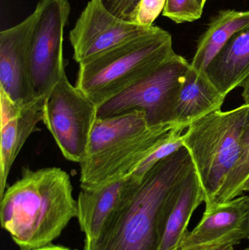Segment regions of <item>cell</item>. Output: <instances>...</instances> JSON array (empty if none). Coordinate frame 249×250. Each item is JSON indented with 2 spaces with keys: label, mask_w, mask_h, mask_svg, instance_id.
I'll return each mask as SVG.
<instances>
[{
  "label": "cell",
  "mask_w": 249,
  "mask_h": 250,
  "mask_svg": "<svg viewBox=\"0 0 249 250\" xmlns=\"http://www.w3.org/2000/svg\"><path fill=\"white\" fill-rule=\"evenodd\" d=\"M194 169L184 146L155 165L108 219L95 249L158 250L180 188Z\"/></svg>",
  "instance_id": "cell-1"
},
{
  "label": "cell",
  "mask_w": 249,
  "mask_h": 250,
  "mask_svg": "<svg viewBox=\"0 0 249 250\" xmlns=\"http://www.w3.org/2000/svg\"><path fill=\"white\" fill-rule=\"evenodd\" d=\"M77 217L70 175L59 167H23L1 198V227L20 250L51 245Z\"/></svg>",
  "instance_id": "cell-2"
},
{
  "label": "cell",
  "mask_w": 249,
  "mask_h": 250,
  "mask_svg": "<svg viewBox=\"0 0 249 250\" xmlns=\"http://www.w3.org/2000/svg\"><path fill=\"white\" fill-rule=\"evenodd\" d=\"M175 54L171 34L153 26L147 33L79 63L76 86L98 108L149 77Z\"/></svg>",
  "instance_id": "cell-3"
},
{
  "label": "cell",
  "mask_w": 249,
  "mask_h": 250,
  "mask_svg": "<svg viewBox=\"0 0 249 250\" xmlns=\"http://www.w3.org/2000/svg\"><path fill=\"white\" fill-rule=\"evenodd\" d=\"M249 105L213 111L187 127L184 146L191 155L206 197V208L218 194L238 161Z\"/></svg>",
  "instance_id": "cell-4"
},
{
  "label": "cell",
  "mask_w": 249,
  "mask_h": 250,
  "mask_svg": "<svg viewBox=\"0 0 249 250\" xmlns=\"http://www.w3.org/2000/svg\"><path fill=\"white\" fill-rule=\"evenodd\" d=\"M190 67L175 54L149 77L98 107L97 118L139 111L149 126L175 123L180 89Z\"/></svg>",
  "instance_id": "cell-5"
},
{
  "label": "cell",
  "mask_w": 249,
  "mask_h": 250,
  "mask_svg": "<svg viewBox=\"0 0 249 250\" xmlns=\"http://www.w3.org/2000/svg\"><path fill=\"white\" fill-rule=\"evenodd\" d=\"M96 119L97 108L66 73L44 98L42 122L69 161L84 160Z\"/></svg>",
  "instance_id": "cell-6"
},
{
  "label": "cell",
  "mask_w": 249,
  "mask_h": 250,
  "mask_svg": "<svg viewBox=\"0 0 249 250\" xmlns=\"http://www.w3.org/2000/svg\"><path fill=\"white\" fill-rule=\"evenodd\" d=\"M68 0H39L30 48V73L37 98H45L66 73L63 42Z\"/></svg>",
  "instance_id": "cell-7"
},
{
  "label": "cell",
  "mask_w": 249,
  "mask_h": 250,
  "mask_svg": "<svg viewBox=\"0 0 249 250\" xmlns=\"http://www.w3.org/2000/svg\"><path fill=\"white\" fill-rule=\"evenodd\" d=\"M178 125L173 123L147 126L100 152L86 157L80 163V188H96L131 176Z\"/></svg>",
  "instance_id": "cell-8"
},
{
  "label": "cell",
  "mask_w": 249,
  "mask_h": 250,
  "mask_svg": "<svg viewBox=\"0 0 249 250\" xmlns=\"http://www.w3.org/2000/svg\"><path fill=\"white\" fill-rule=\"evenodd\" d=\"M152 28L121 20L109 13L100 0H90L70 32L73 59L79 64Z\"/></svg>",
  "instance_id": "cell-9"
},
{
  "label": "cell",
  "mask_w": 249,
  "mask_h": 250,
  "mask_svg": "<svg viewBox=\"0 0 249 250\" xmlns=\"http://www.w3.org/2000/svg\"><path fill=\"white\" fill-rule=\"evenodd\" d=\"M35 12L19 24L0 32V89L13 102L36 100L30 73V48Z\"/></svg>",
  "instance_id": "cell-10"
},
{
  "label": "cell",
  "mask_w": 249,
  "mask_h": 250,
  "mask_svg": "<svg viewBox=\"0 0 249 250\" xmlns=\"http://www.w3.org/2000/svg\"><path fill=\"white\" fill-rule=\"evenodd\" d=\"M249 240V195L215 203L206 208L200 223L188 232L181 248L233 245Z\"/></svg>",
  "instance_id": "cell-11"
},
{
  "label": "cell",
  "mask_w": 249,
  "mask_h": 250,
  "mask_svg": "<svg viewBox=\"0 0 249 250\" xmlns=\"http://www.w3.org/2000/svg\"><path fill=\"white\" fill-rule=\"evenodd\" d=\"M43 103V98H38L29 104H16L0 89V198L16 157L29 136L39 130Z\"/></svg>",
  "instance_id": "cell-12"
},
{
  "label": "cell",
  "mask_w": 249,
  "mask_h": 250,
  "mask_svg": "<svg viewBox=\"0 0 249 250\" xmlns=\"http://www.w3.org/2000/svg\"><path fill=\"white\" fill-rule=\"evenodd\" d=\"M134 176L94 188H80L77 200V218L85 234V244L95 246L104 226L136 182Z\"/></svg>",
  "instance_id": "cell-13"
},
{
  "label": "cell",
  "mask_w": 249,
  "mask_h": 250,
  "mask_svg": "<svg viewBox=\"0 0 249 250\" xmlns=\"http://www.w3.org/2000/svg\"><path fill=\"white\" fill-rule=\"evenodd\" d=\"M211 82L226 98L249 76V26L236 32L206 69Z\"/></svg>",
  "instance_id": "cell-14"
},
{
  "label": "cell",
  "mask_w": 249,
  "mask_h": 250,
  "mask_svg": "<svg viewBox=\"0 0 249 250\" xmlns=\"http://www.w3.org/2000/svg\"><path fill=\"white\" fill-rule=\"evenodd\" d=\"M225 98L206 73H198L190 67L180 89L175 123L187 129L193 122L222 109Z\"/></svg>",
  "instance_id": "cell-15"
},
{
  "label": "cell",
  "mask_w": 249,
  "mask_h": 250,
  "mask_svg": "<svg viewBox=\"0 0 249 250\" xmlns=\"http://www.w3.org/2000/svg\"><path fill=\"white\" fill-rule=\"evenodd\" d=\"M204 191L195 168L184 179L168 214L158 250H178L188 233L190 219L205 202Z\"/></svg>",
  "instance_id": "cell-16"
},
{
  "label": "cell",
  "mask_w": 249,
  "mask_h": 250,
  "mask_svg": "<svg viewBox=\"0 0 249 250\" xmlns=\"http://www.w3.org/2000/svg\"><path fill=\"white\" fill-rule=\"evenodd\" d=\"M249 26V10H222L210 21L197 43L190 63L198 73H206L213 59L236 32Z\"/></svg>",
  "instance_id": "cell-17"
},
{
  "label": "cell",
  "mask_w": 249,
  "mask_h": 250,
  "mask_svg": "<svg viewBox=\"0 0 249 250\" xmlns=\"http://www.w3.org/2000/svg\"><path fill=\"white\" fill-rule=\"evenodd\" d=\"M147 126L144 113L142 111L97 118L91 134L86 157L100 152Z\"/></svg>",
  "instance_id": "cell-18"
},
{
  "label": "cell",
  "mask_w": 249,
  "mask_h": 250,
  "mask_svg": "<svg viewBox=\"0 0 249 250\" xmlns=\"http://www.w3.org/2000/svg\"><path fill=\"white\" fill-rule=\"evenodd\" d=\"M249 176V113L241 137V151L236 164L221 188L216 203L231 201L241 195V188Z\"/></svg>",
  "instance_id": "cell-19"
},
{
  "label": "cell",
  "mask_w": 249,
  "mask_h": 250,
  "mask_svg": "<svg viewBox=\"0 0 249 250\" xmlns=\"http://www.w3.org/2000/svg\"><path fill=\"white\" fill-rule=\"evenodd\" d=\"M183 130L184 129L178 125L172 129L166 138L140 163V166L132 175L139 181H141L148 171L155 165L182 148L184 146Z\"/></svg>",
  "instance_id": "cell-20"
},
{
  "label": "cell",
  "mask_w": 249,
  "mask_h": 250,
  "mask_svg": "<svg viewBox=\"0 0 249 250\" xmlns=\"http://www.w3.org/2000/svg\"><path fill=\"white\" fill-rule=\"evenodd\" d=\"M203 10L197 0H167L163 16L177 23L192 22L201 17Z\"/></svg>",
  "instance_id": "cell-21"
},
{
  "label": "cell",
  "mask_w": 249,
  "mask_h": 250,
  "mask_svg": "<svg viewBox=\"0 0 249 250\" xmlns=\"http://www.w3.org/2000/svg\"><path fill=\"white\" fill-rule=\"evenodd\" d=\"M141 0H100L103 7L121 20L135 23L137 9Z\"/></svg>",
  "instance_id": "cell-22"
},
{
  "label": "cell",
  "mask_w": 249,
  "mask_h": 250,
  "mask_svg": "<svg viewBox=\"0 0 249 250\" xmlns=\"http://www.w3.org/2000/svg\"><path fill=\"white\" fill-rule=\"evenodd\" d=\"M167 0H141L136 15L135 23L146 28L153 23L161 12H163Z\"/></svg>",
  "instance_id": "cell-23"
},
{
  "label": "cell",
  "mask_w": 249,
  "mask_h": 250,
  "mask_svg": "<svg viewBox=\"0 0 249 250\" xmlns=\"http://www.w3.org/2000/svg\"><path fill=\"white\" fill-rule=\"evenodd\" d=\"M240 87L243 88L242 96L244 98V104L249 105V76L243 82Z\"/></svg>",
  "instance_id": "cell-24"
},
{
  "label": "cell",
  "mask_w": 249,
  "mask_h": 250,
  "mask_svg": "<svg viewBox=\"0 0 249 250\" xmlns=\"http://www.w3.org/2000/svg\"><path fill=\"white\" fill-rule=\"evenodd\" d=\"M219 245H211V246H196L192 248H181L178 250H213L216 248H220Z\"/></svg>",
  "instance_id": "cell-25"
},
{
  "label": "cell",
  "mask_w": 249,
  "mask_h": 250,
  "mask_svg": "<svg viewBox=\"0 0 249 250\" xmlns=\"http://www.w3.org/2000/svg\"><path fill=\"white\" fill-rule=\"evenodd\" d=\"M36 250H73L69 249V248H64L61 246H56V245H47V246L43 247V248H39Z\"/></svg>",
  "instance_id": "cell-26"
},
{
  "label": "cell",
  "mask_w": 249,
  "mask_h": 250,
  "mask_svg": "<svg viewBox=\"0 0 249 250\" xmlns=\"http://www.w3.org/2000/svg\"><path fill=\"white\" fill-rule=\"evenodd\" d=\"M247 192H249V176L241 188V195Z\"/></svg>",
  "instance_id": "cell-27"
},
{
  "label": "cell",
  "mask_w": 249,
  "mask_h": 250,
  "mask_svg": "<svg viewBox=\"0 0 249 250\" xmlns=\"http://www.w3.org/2000/svg\"><path fill=\"white\" fill-rule=\"evenodd\" d=\"M213 250H235L233 245H227V246L220 247Z\"/></svg>",
  "instance_id": "cell-28"
},
{
  "label": "cell",
  "mask_w": 249,
  "mask_h": 250,
  "mask_svg": "<svg viewBox=\"0 0 249 250\" xmlns=\"http://www.w3.org/2000/svg\"><path fill=\"white\" fill-rule=\"evenodd\" d=\"M84 250H96L93 245H85Z\"/></svg>",
  "instance_id": "cell-29"
},
{
  "label": "cell",
  "mask_w": 249,
  "mask_h": 250,
  "mask_svg": "<svg viewBox=\"0 0 249 250\" xmlns=\"http://www.w3.org/2000/svg\"><path fill=\"white\" fill-rule=\"evenodd\" d=\"M197 2H198V4H200V7H202V8H203L205 6V4H206V0H197Z\"/></svg>",
  "instance_id": "cell-30"
},
{
  "label": "cell",
  "mask_w": 249,
  "mask_h": 250,
  "mask_svg": "<svg viewBox=\"0 0 249 250\" xmlns=\"http://www.w3.org/2000/svg\"><path fill=\"white\" fill-rule=\"evenodd\" d=\"M243 250H249V248H246V249Z\"/></svg>",
  "instance_id": "cell-31"
},
{
  "label": "cell",
  "mask_w": 249,
  "mask_h": 250,
  "mask_svg": "<svg viewBox=\"0 0 249 250\" xmlns=\"http://www.w3.org/2000/svg\"><path fill=\"white\" fill-rule=\"evenodd\" d=\"M206 1H207V0H206Z\"/></svg>",
  "instance_id": "cell-32"
}]
</instances>
